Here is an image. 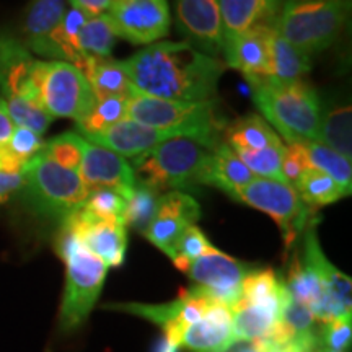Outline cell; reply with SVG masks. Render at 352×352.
<instances>
[{"label":"cell","instance_id":"cell-1","mask_svg":"<svg viewBox=\"0 0 352 352\" xmlns=\"http://www.w3.org/2000/svg\"><path fill=\"white\" fill-rule=\"evenodd\" d=\"M127 77L139 91L162 100L209 101L226 65L191 43H152L122 60Z\"/></svg>","mask_w":352,"mask_h":352},{"label":"cell","instance_id":"cell-2","mask_svg":"<svg viewBox=\"0 0 352 352\" xmlns=\"http://www.w3.org/2000/svg\"><path fill=\"white\" fill-rule=\"evenodd\" d=\"M303 258L294 259L287 277L289 294L311 311L318 323L352 318L351 277L328 261L316 239L315 227L305 228Z\"/></svg>","mask_w":352,"mask_h":352},{"label":"cell","instance_id":"cell-3","mask_svg":"<svg viewBox=\"0 0 352 352\" xmlns=\"http://www.w3.org/2000/svg\"><path fill=\"white\" fill-rule=\"evenodd\" d=\"M253 101L279 138L287 144L318 142L321 104L316 91L305 82H277L274 78L250 80Z\"/></svg>","mask_w":352,"mask_h":352},{"label":"cell","instance_id":"cell-4","mask_svg":"<svg viewBox=\"0 0 352 352\" xmlns=\"http://www.w3.org/2000/svg\"><path fill=\"white\" fill-rule=\"evenodd\" d=\"M126 118L158 131L173 132L217 147L223 121L215 101H173L148 96L132 85L127 94Z\"/></svg>","mask_w":352,"mask_h":352},{"label":"cell","instance_id":"cell-5","mask_svg":"<svg viewBox=\"0 0 352 352\" xmlns=\"http://www.w3.org/2000/svg\"><path fill=\"white\" fill-rule=\"evenodd\" d=\"M57 253L65 263V287L59 308V329L76 331L85 323L98 300L108 266L88 252L69 228H60L56 243Z\"/></svg>","mask_w":352,"mask_h":352},{"label":"cell","instance_id":"cell-6","mask_svg":"<svg viewBox=\"0 0 352 352\" xmlns=\"http://www.w3.org/2000/svg\"><path fill=\"white\" fill-rule=\"evenodd\" d=\"M215 147L191 138H171L131 162L135 179L160 191H188Z\"/></svg>","mask_w":352,"mask_h":352},{"label":"cell","instance_id":"cell-7","mask_svg":"<svg viewBox=\"0 0 352 352\" xmlns=\"http://www.w3.org/2000/svg\"><path fill=\"white\" fill-rule=\"evenodd\" d=\"M23 189L34 212L46 219L64 222L85 204L90 191L76 170L56 164L39 152L25 168Z\"/></svg>","mask_w":352,"mask_h":352},{"label":"cell","instance_id":"cell-8","mask_svg":"<svg viewBox=\"0 0 352 352\" xmlns=\"http://www.w3.org/2000/svg\"><path fill=\"white\" fill-rule=\"evenodd\" d=\"M349 7V0H285L276 28L302 52L316 54L340 36Z\"/></svg>","mask_w":352,"mask_h":352},{"label":"cell","instance_id":"cell-9","mask_svg":"<svg viewBox=\"0 0 352 352\" xmlns=\"http://www.w3.org/2000/svg\"><path fill=\"white\" fill-rule=\"evenodd\" d=\"M34 82L39 103L52 118H69L78 122L96 101L82 70L65 60H38Z\"/></svg>","mask_w":352,"mask_h":352},{"label":"cell","instance_id":"cell-10","mask_svg":"<svg viewBox=\"0 0 352 352\" xmlns=\"http://www.w3.org/2000/svg\"><path fill=\"white\" fill-rule=\"evenodd\" d=\"M232 199L270 215L283 232L285 248H290L298 233L305 230L311 215V208L298 197L294 186L270 178L256 176L252 183L236 191Z\"/></svg>","mask_w":352,"mask_h":352},{"label":"cell","instance_id":"cell-11","mask_svg":"<svg viewBox=\"0 0 352 352\" xmlns=\"http://www.w3.org/2000/svg\"><path fill=\"white\" fill-rule=\"evenodd\" d=\"M214 300L215 298L210 297L206 290L195 285L191 289H183L178 298L170 303H164V305L111 303V305H104V308L126 311V314L142 316V318L152 321L162 328L164 338L179 346V336H182L183 329L199 320Z\"/></svg>","mask_w":352,"mask_h":352},{"label":"cell","instance_id":"cell-12","mask_svg":"<svg viewBox=\"0 0 352 352\" xmlns=\"http://www.w3.org/2000/svg\"><path fill=\"white\" fill-rule=\"evenodd\" d=\"M108 15L120 38L139 46H148L170 32L171 16L166 0H111Z\"/></svg>","mask_w":352,"mask_h":352},{"label":"cell","instance_id":"cell-13","mask_svg":"<svg viewBox=\"0 0 352 352\" xmlns=\"http://www.w3.org/2000/svg\"><path fill=\"white\" fill-rule=\"evenodd\" d=\"M252 271L248 264L214 248L189 264L184 272L215 300L233 307L241 298V284Z\"/></svg>","mask_w":352,"mask_h":352},{"label":"cell","instance_id":"cell-14","mask_svg":"<svg viewBox=\"0 0 352 352\" xmlns=\"http://www.w3.org/2000/svg\"><path fill=\"white\" fill-rule=\"evenodd\" d=\"M36 63L20 39L0 33V100L3 103L30 101L41 104L34 82Z\"/></svg>","mask_w":352,"mask_h":352},{"label":"cell","instance_id":"cell-15","mask_svg":"<svg viewBox=\"0 0 352 352\" xmlns=\"http://www.w3.org/2000/svg\"><path fill=\"white\" fill-rule=\"evenodd\" d=\"M201 217L197 201L188 192L168 191L160 195L155 217L144 235L147 240L170 256L171 250L188 227L196 226Z\"/></svg>","mask_w":352,"mask_h":352},{"label":"cell","instance_id":"cell-16","mask_svg":"<svg viewBox=\"0 0 352 352\" xmlns=\"http://www.w3.org/2000/svg\"><path fill=\"white\" fill-rule=\"evenodd\" d=\"M88 252L98 256L108 267L124 263L127 250V227L120 222H107L90 217L78 209L63 222Z\"/></svg>","mask_w":352,"mask_h":352},{"label":"cell","instance_id":"cell-17","mask_svg":"<svg viewBox=\"0 0 352 352\" xmlns=\"http://www.w3.org/2000/svg\"><path fill=\"white\" fill-rule=\"evenodd\" d=\"M78 175L90 192L94 189L107 188L129 199L135 186L134 170L124 157L88 140L83 147Z\"/></svg>","mask_w":352,"mask_h":352},{"label":"cell","instance_id":"cell-18","mask_svg":"<svg viewBox=\"0 0 352 352\" xmlns=\"http://www.w3.org/2000/svg\"><path fill=\"white\" fill-rule=\"evenodd\" d=\"M175 8L179 32L199 51L217 57L223 47L219 0H175Z\"/></svg>","mask_w":352,"mask_h":352},{"label":"cell","instance_id":"cell-19","mask_svg":"<svg viewBox=\"0 0 352 352\" xmlns=\"http://www.w3.org/2000/svg\"><path fill=\"white\" fill-rule=\"evenodd\" d=\"M272 25H259L223 41L222 52L228 67L240 70L246 80L271 77L270 36Z\"/></svg>","mask_w":352,"mask_h":352},{"label":"cell","instance_id":"cell-20","mask_svg":"<svg viewBox=\"0 0 352 352\" xmlns=\"http://www.w3.org/2000/svg\"><path fill=\"white\" fill-rule=\"evenodd\" d=\"M236 346L232 307L215 300L199 320L183 329L179 347L191 352H228Z\"/></svg>","mask_w":352,"mask_h":352},{"label":"cell","instance_id":"cell-21","mask_svg":"<svg viewBox=\"0 0 352 352\" xmlns=\"http://www.w3.org/2000/svg\"><path fill=\"white\" fill-rule=\"evenodd\" d=\"M88 142L100 145V147L108 148L121 157H139L144 152L151 151L155 145L162 144L166 139L171 138H182L173 132L158 131L153 127L140 124L138 121H132L129 118L122 120L116 124L103 129L94 134L82 135Z\"/></svg>","mask_w":352,"mask_h":352},{"label":"cell","instance_id":"cell-22","mask_svg":"<svg viewBox=\"0 0 352 352\" xmlns=\"http://www.w3.org/2000/svg\"><path fill=\"white\" fill-rule=\"evenodd\" d=\"M65 12L64 0H32L23 23L26 50L51 60H63L54 38Z\"/></svg>","mask_w":352,"mask_h":352},{"label":"cell","instance_id":"cell-23","mask_svg":"<svg viewBox=\"0 0 352 352\" xmlns=\"http://www.w3.org/2000/svg\"><path fill=\"white\" fill-rule=\"evenodd\" d=\"M223 41L259 25L276 23L283 0H219Z\"/></svg>","mask_w":352,"mask_h":352},{"label":"cell","instance_id":"cell-24","mask_svg":"<svg viewBox=\"0 0 352 352\" xmlns=\"http://www.w3.org/2000/svg\"><path fill=\"white\" fill-rule=\"evenodd\" d=\"M256 178L227 142H220L202 166L197 184H208L233 197L236 191Z\"/></svg>","mask_w":352,"mask_h":352},{"label":"cell","instance_id":"cell-25","mask_svg":"<svg viewBox=\"0 0 352 352\" xmlns=\"http://www.w3.org/2000/svg\"><path fill=\"white\" fill-rule=\"evenodd\" d=\"M279 314L240 298L232 307L233 334L236 344L239 342L272 341L279 324Z\"/></svg>","mask_w":352,"mask_h":352},{"label":"cell","instance_id":"cell-26","mask_svg":"<svg viewBox=\"0 0 352 352\" xmlns=\"http://www.w3.org/2000/svg\"><path fill=\"white\" fill-rule=\"evenodd\" d=\"M270 54L271 78H274L277 82L302 80V77L310 72V56L302 52L292 43H289L283 34L277 32L276 23L271 30Z\"/></svg>","mask_w":352,"mask_h":352},{"label":"cell","instance_id":"cell-27","mask_svg":"<svg viewBox=\"0 0 352 352\" xmlns=\"http://www.w3.org/2000/svg\"><path fill=\"white\" fill-rule=\"evenodd\" d=\"M82 72L90 83L96 98L109 95H127L132 88L122 60H114L109 57H87Z\"/></svg>","mask_w":352,"mask_h":352},{"label":"cell","instance_id":"cell-28","mask_svg":"<svg viewBox=\"0 0 352 352\" xmlns=\"http://www.w3.org/2000/svg\"><path fill=\"white\" fill-rule=\"evenodd\" d=\"M289 290L272 270L252 271L241 284V298L280 315Z\"/></svg>","mask_w":352,"mask_h":352},{"label":"cell","instance_id":"cell-29","mask_svg":"<svg viewBox=\"0 0 352 352\" xmlns=\"http://www.w3.org/2000/svg\"><path fill=\"white\" fill-rule=\"evenodd\" d=\"M351 104H333L321 111L318 142L333 148L347 160L352 157V138H351Z\"/></svg>","mask_w":352,"mask_h":352},{"label":"cell","instance_id":"cell-30","mask_svg":"<svg viewBox=\"0 0 352 352\" xmlns=\"http://www.w3.org/2000/svg\"><path fill=\"white\" fill-rule=\"evenodd\" d=\"M283 142L279 134L267 124L259 114H250L235 121L227 129V144L235 148H248V151H259V148L270 147Z\"/></svg>","mask_w":352,"mask_h":352},{"label":"cell","instance_id":"cell-31","mask_svg":"<svg viewBox=\"0 0 352 352\" xmlns=\"http://www.w3.org/2000/svg\"><path fill=\"white\" fill-rule=\"evenodd\" d=\"M120 34L108 13L88 16L78 33V50L83 57H109Z\"/></svg>","mask_w":352,"mask_h":352},{"label":"cell","instance_id":"cell-32","mask_svg":"<svg viewBox=\"0 0 352 352\" xmlns=\"http://www.w3.org/2000/svg\"><path fill=\"white\" fill-rule=\"evenodd\" d=\"M294 189L297 191L298 197L311 209L333 204L349 196V192H346L331 176L315 168H308L294 184Z\"/></svg>","mask_w":352,"mask_h":352},{"label":"cell","instance_id":"cell-33","mask_svg":"<svg viewBox=\"0 0 352 352\" xmlns=\"http://www.w3.org/2000/svg\"><path fill=\"white\" fill-rule=\"evenodd\" d=\"M305 147L308 162L310 166L315 170L323 171L328 176L336 182L340 186L344 189L346 192L351 195L352 189V166L351 160H347L338 152H334L333 148L327 147V145L315 142V140H308L303 142Z\"/></svg>","mask_w":352,"mask_h":352},{"label":"cell","instance_id":"cell-34","mask_svg":"<svg viewBox=\"0 0 352 352\" xmlns=\"http://www.w3.org/2000/svg\"><path fill=\"white\" fill-rule=\"evenodd\" d=\"M126 109L127 95H109L96 98L90 113L77 122V129L82 135L108 129L116 122L126 120Z\"/></svg>","mask_w":352,"mask_h":352},{"label":"cell","instance_id":"cell-35","mask_svg":"<svg viewBox=\"0 0 352 352\" xmlns=\"http://www.w3.org/2000/svg\"><path fill=\"white\" fill-rule=\"evenodd\" d=\"M233 151V148H232ZM246 165V168L258 178H270L274 182L285 183L283 176V158L285 145L283 142L259 148V151H248V148H235L233 151Z\"/></svg>","mask_w":352,"mask_h":352},{"label":"cell","instance_id":"cell-36","mask_svg":"<svg viewBox=\"0 0 352 352\" xmlns=\"http://www.w3.org/2000/svg\"><path fill=\"white\" fill-rule=\"evenodd\" d=\"M158 197H160V192L157 189L135 179L134 191H132V196L127 199L126 206V227L134 228V230H138L144 235L145 230L151 226L153 217H155Z\"/></svg>","mask_w":352,"mask_h":352},{"label":"cell","instance_id":"cell-37","mask_svg":"<svg viewBox=\"0 0 352 352\" xmlns=\"http://www.w3.org/2000/svg\"><path fill=\"white\" fill-rule=\"evenodd\" d=\"M126 206L127 199H124L121 195L114 192L113 189L100 188L90 192V196L87 197L85 204L80 209L94 219L107 220V222H120L126 226Z\"/></svg>","mask_w":352,"mask_h":352},{"label":"cell","instance_id":"cell-38","mask_svg":"<svg viewBox=\"0 0 352 352\" xmlns=\"http://www.w3.org/2000/svg\"><path fill=\"white\" fill-rule=\"evenodd\" d=\"M215 246L208 240V236L202 233V230L197 226L188 227L179 240L176 241L170 253V259L178 267L179 271L184 272L188 266L197 258L204 256L209 252H212Z\"/></svg>","mask_w":352,"mask_h":352},{"label":"cell","instance_id":"cell-39","mask_svg":"<svg viewBox=\"0 0 352 352\" xmlns=\"http://www.w3.org/2000/svg\"><path fill=\"white\" fill-rule=\"evenodd\" d=\"M83 147H85V139L82 135L76 134V132H64V134L51 139L50 142H44L41 152L51 160H54L56 164L78 171Z\"/></svg>","mask_w":352,"mask_h":352},{"label":"cell","instance_id":"cell-40","mask_svg":"<svg viewBox=\"0 0 352 352\" xmlns=\"http://www.w3.org/2000/svg\"><path fill=\"white\" fill-rule=\"evenodd\" d=\"M352 340V318H341L321 324L316 333V342L320 346L338 352H349Z\"/></svg>","mask_w":352,"mask_h":352},{"label":"cell","instance_id":"cell-41","mask_svg":"<svg viewBox=\"0 0 352 352\" xmlns=\"http://www.w3.org/2000/svg\"><path fill=\"white\" fill-rule=\"evenodd\" d=\"M308 168H311V166L310 162H308L303 142L285 145V152L283 158V176L285 183L294 186L297 179L300 178Z\"/></svg>","mask_w":352,"mask_h":352},{"label":"cell","instance_id":"cell-42","mask_svg":"<svg viewBox=\"0 0 352 352\" xmlns=\"http://www.w3.org/2000/svg\"><path fill=\"white\" fill-rule=\"evenodd\" d=\"M8 145L13 152L25 162H30L32 158L43 151L44 140L36 132L26 129V127L15 126L10 139H8Z\"/></svg>","mask_w":352,"mask_h":352},{"label":"cell","instance_id":"cell-43","mask_svg":"<svg viewBox=\"0 0 352 352\" xmlns=\"http://www.w3.org/2000/svg\"><path fill=\"white\" fill-rule=\"evenodd\" d=\"M23 189V175L21 173H0V202Z\"/></svg>","mask_w":352,"mask_h":352},{"label":"cell","instance_id":"cell-44","mask_svg":"<svg viewBox=\"0 0 352 352\" xmlns=\"http://www.w3.org/2000/svg\"><path fill=\"white\" fill-rule=\"evenodd\" d=\"M69 2L72 3L74 8H78L90 16L107 13L111 6V0H69Z\"/></svg>","mask_w":352,"mask_h":352},{"label":"cell","instance_id":"cell-45","mask_svg":"<svg viewBox=\"0 0 352 352\" xmlns=\"http://www.w3.org/2000/svg\"><path fill=\"white\" fill-rule=\"evenodd\" d=\"M13 129H15V124H13L10 116H8L3 101L0 100V144L8 142Z\"/></svg>","mask_w":352,"mask_h":352},{"label":"cell","instance_id":"cell-46","mask_svg":"<svg viewBox=\"0 0 352 352\" xmlns=\"http://www.w3.org/2000/svg\"><path fill=\"white\" fill-rule=\"evenodd\" d=\"M271 349H272L271 341H256V342H245L243 346L236 347V349L228 351V352H271Z\"/></svg>","mask_w":352,"mask_h":352},{"label":"cell","instance_id":"cell-47","mask_svg":"<svg viewBox=\"0 0 352 352\" xmlns=\"http://www.w3.org/2000/svg\"><path fill=\"white\" fill-rule=\"evenodd\" d=\"M178 351H179V346L170 342L166 338H162V340L158 341V344L155 346V349H153V352H178Z\"/></svg>","mask_w":352,"mask_h":352},{"label":"cell","instance_id":"cell-48","mask_svg":"<svg viewBox=\"0 0 352 352\" xmlns=\"http://www.w3.org/2000/svg\"><path fill=\"white\" fill-rule=\"evenodd\" d=\"M271 352H302L300 349H297V347H292V346H285V347H279V346H272Z\"/></svg>","mask_w":352,"mask_h":352},{"label":"cell","instance_id":"cell-49","mask_svg":"<svg viewBox=\"0 0 352 352\" xmlns=\"http://www.w3.org/2000/svg\"><path fill=\"white\" fill-rule=\"evenodd\" d=\"M310 352H338V351L328 349V347H323V346H320V344H318V342H316V344L314 346V349H311Z\"/></svg>","mask_w":352,"mask_h":352}]
</instances>
